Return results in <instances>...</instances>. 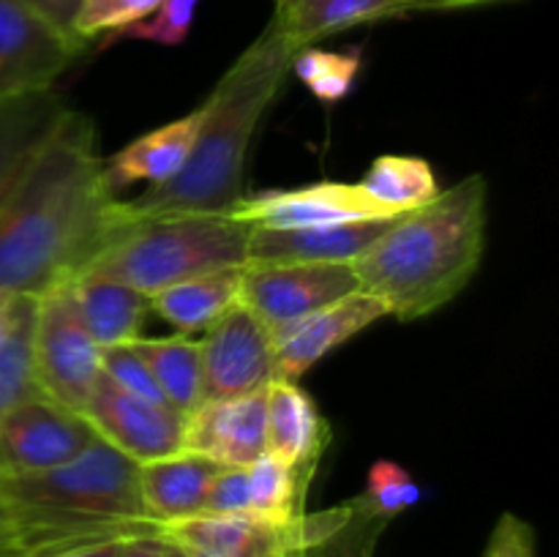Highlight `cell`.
Here are the masks:
<instances>
[{"label": "cell", "mask_w": 559, "mask_h": 557, "mask_svg": "<svg viewBox=\"0 0 559 557\" xmlns=\"http://www.w3.org/2000/svg\"><path fill=\"white\" fill-rule=\"evenodd\" d=\"M134 224L96 151V126L69 107L0 194V293L38 298L69 284Z\"/></svg>", "instance_id": "obj_1"}, {"label": "cell", "mask_w": 559, "mask_h": 557, "mask_svg": "<svg viewBox=\"0 0 559 557\" xmlns=\"http://www.w3.org/2000/svg\"><path fill=\"white\" fill-rule=\"evenodd\" d=\"M298 52L276 16L238 55L202 104V123L183 169L145 194L126 200L131 218H162L180 213H229L243 197L249 145L265 109L293 71Z\"/></svg>", "instance_id": "obj_2"}, {"label": "cell", "mask_w": 559, "mask_h": 557, "mask_svg": "<svg viewBox=\"0 0 559 557\" xmlns=\"http://www.w3.org/2000/svg\"><path fill=\"white\" fill-rule=\"evenodd\" d=\"M489 229V183L467 175L415 211L402 213L385 235L353 260L364 293L388 317L415 322L451 304L478 273Z\"/></svg>", "instance_id": "obj_3"}, {"label": "cell", "mask_w": 559, "mask_h": 557, "mask_svg": "<svg viewBox=\"0 0 559 557\" xmlns=\"http://www.w3.org/2000/svg\"><path fill=\"white\" fill-rule=\"evenodd\" d=\"M254 227L229 213H180L142 218L87 271L104 273L145 298L186 278L246 268Z\"/></svg>", "instance_id": "obj_4"}, {"label": "cell", "mask_w": 559, "mask_h": 557, "mask_svg": "<svg viewBox=\"0 0 559 557\" xmlns=\"http://www.w3.org/2000/svg\"><path fill=\"white\" fill-rule=\"evenodd\" d=\"M353 519V502L309 517L273 522L260 517L197 513L178 522L156 524L158 538L213 557H306L311 546L333 538Z\"/></svg>", "instance_id": "obj_5"}, {"label": "cell", "mask_w": 559, "mask_h": 557, "mask_svg": "<svg viewBox=\"0 0 559 557\" xmlns=\"http://www.w3.org/2000/svg\"><path fill=\"white\" fill-rule=\"evenodd\" d=\"M33 371L44 396L76 413L85 410L93 388L102 380V347L82 325L69 284L36 298Z\"/></svg>", "instance_id": "obj_6"}, {"label": "cell", "mask_w": 559, "mask_h": 557, "mask_svg": "<svg viewBox=\"0 0 559 557\" xmlns=\"http://www.w3.org/2000/svg\"><path fill=\"white\" fill-rule=\"evenodd\" d=\"M85 42L66 36L25 0H0V104L52 91Z\"/></svg>", "instance_id": "obj_7"}, {"label": "cell", "mask_w": 559, "mask_h": 557, "mask_svg": "<svg viewBox=\"0 0 559 557\" xmlns=\"http://www.w3.org/2000/svg\"><path fill=\"white\" fill-rule=\"evenodd\" d=\"M358 289L353 262L246 265L240 276V304L254 311L271 331H278Z\"/></svg>", "instance_id": "obj_8"}, {"label": "cell", "mask_w": 559, "mask_h": 557, "mask_svg": "<svg viewBox=\"0 0 559 557\" xmlns=\"http://www.w3.org/2000/svg\"><path fill=\"white\" fill-rule=\"evenodd\" d=\"M205 399L265 393L276 382L273 331L243 304L218 317L200 342Z\"/></svg>", "instance_id": "obj_9"}, {"label": "cell", "mask_w": 559, "mask_h": 557, "mask_svg": "<svg viewBox=\"0 0 559 557\" xmlns=\"http://www.w3.org/2000/svg\"><path fill=\"white\" fill-rule=\"evenodd\" d=\"M96 431L85 415L36 396L0 418V478L47 473L80 457Z\"/></svg>", "instance_id": "obj_10"}, {"label": "cell", "mask_w": 559, "mask_h": 557, "mask_svg": "<svg viewBox=\"0 0 559 557\" xmlns=\"http://www.w3.org/2000/svg\"><path fill=\"white\" fill-rule=\"evenodd\" d=\"M82 415L93 426L96 437L109 442L115 451L134 459L136 464L173 457L183 448L186 415H180L169 404L134 396L109 382L104 375L93 388Z\"/></svg>", "instance_id": "obj_11"}, {"label": "cell", "mask_w": 559, "mask_h": 557, "mask_svg": "<svg viewBox=\"0 0 559 557\" xmlns=\"http://www.w3.org/2000/svg\"><path fill=\"white\" fill-rule=\"evenodd\" d=\"M229 216L249 222L257 229H304L355 218H380L388 213L374 205L358 183L322 180L300 189L243 194Z\"/></svg>", "instance_id": "obj_12"}, {"label": "cell", "mask_w": 559, "mask_h": 557, "mask_svg": "<svg viewBox=\"0 0 559 557\" xmlns=\"http://www.w3.org/2000/svg\"><path fill=\"white\" fill-rule=\"evenodd\" d=\"M309 481L311 473L289 467L265 453L249 467H222L207 491L202 513L289 522V519L304 517Z\"/></svg>", "instance_id": "obj_13"}, {"label": "cell", "mask_w": 559, "mask_h": 557, "mask_svg": "<svg viewBox=\"0 0 559 557\" xmlns=\"http://www.w3.org/2000/svg\"><path fill=\"white\" fill-rule=\"evenodd\" d=\"M388 317V309L374 295L358 293L314 311V315L295 320L289 325L273 331V347H276V380L298 382L317 360L325 358L338 344L349 342L374 325L377 320Z\"/></svg>", "instance_id": "obj_14"}, {"label": "cell", "mask_w": 559, "mask_h": 557, "mask_svg": "<svg viewBox=\"0 0 559 557\" xmlns=\"http://www.w3.org/2000/svg\"><path fill=\"white\" fill-rule=\"evenodd\" d=\"M222 467H249L265 457V393L205 399L183 420V448Z\"/></svg>", "instance_id": "obj_15"}, {"label": "cell", "mask_w": 559, "mask_h": 557, "mask_svg": "<svg viewBox=\"0 0 559 557\" xmlns=\"http://www.w3.org/2000/svg\"><path fill=\"white\" fill-rule=\"evenodd\" d=\"M399 216L355 218L304 229H257L249 240L246 265H289V262H353Z\"/></svg>", "instance_id": "obj_16"}, {"label": "cell", "mask_w": 559, "mask_h": 557, "mask_svg": "<svg viewBox=\"0 0 559 557\" xmlns=\"http://www.w3.org/2000/svg\"><path fill=\"white\" fill-rule=\"evenodd\" d=\"M331 442V424L314 399L289 380H276L265 391V453L278 462L314 475Z\"/></svg>", "instance_id": "obj_17"}, {"label": "cell", "mask_w": 559, "mask_h": 557, "mask_svg": "<svg viewBox=\"0 0 559 557\" xmlns=\"http://www.w3.org/2000/svg\"><path fill=\"white\" fill-rule=\"evenodd\" d=\"M218 473H222V464L186 451L142 462L136 467V481H140L145 517L153 524L197 517L205 511L207 491Z\"/></svg>", "instance_id": "obj_18"}, {"label": "cell", "mask_w": 559, "mask_h": 557, "mask_svg": "<svg viewBox=\"0 0 559 557\" xmlns=\"http://www.w3.org/2000/svg\"><path fill=\"white\" fill-rule=\"evenodd\" d=\"M202 123V107L183 115L178 120L158 126L147 134L136 137L134 142L118 151L115 156L104 158V169L112 183V189L123 191L134 183L162 186L173 180L183 169L191 147H194L197 131Z\"/></svg>", "instance_id": "obj_19"}, {"label": "cell", "mask_w": 559, "mask_h": 557, "mask_svg": "<svg viewBox=\"0 0 559 557\" xmlns=\"http://www.w3.org/2000/svg\"><path fill=\"white\" fill-rule=\"evenodd\" d=\"M69 293L98 347H120L142 339L145 315L151 309L145 295L104 273L85 271L69 282Z\"/></svg>", "instance_id": "obj_20"}, {"label": "cell", "mask_w": 559, "mask_h": 557, "mask_svg": "<svg viewBox=\"0 0 559 557\" xmlns=\"http://www.w3.org/2000/svg\"><path fill=\"white\" fill-rule=\"evenodd\" d=\"M413 0H276L273 16L295 47H311L349 27L415 14Z\"/></svg>", "instance_id": "obj_21"}, {"label": "cell", "mask_w": 559, "mask_h": 557, "mask_svg": "<svg viewBox=\"0 0 559 557\" xmlns=\"http://www.w3.org/2000/svg\"><path fill=\"white\" fill-rule=\"evenodd\" d=\"M69 112L58 87L0 104V194Z\"/></svg>", "instance_id": "obj_22"}, {"label": "cell", "mask_w": 559, "mask_h": 557, "mask_svg": "<svg viewBox=\"0 0 559 557\" xmlns=\"http://www.w3.org/2000/svg\"><path fill=\"white\" fill-rule=\"evenodd\" d=\"M240 276H243V268H227V271L186 278V282L153 293L147 304L169 325L189 336L194 331H207L218 317L240 304Z\"/></svg>", "instance_id": "obj_23"}, {"label": "cell", "mask_w": 559, "mask_h": 557, "mask_svg": "<svg viewBox=\"0 0 559 557\" xmlns=\"http://www.w3.org/2000/svg\"><path fill=\"white\" fill-rule=\"evenodd\" d=\"M129 347L147 366L169 407L178 410L180 415H189L205 402L200 342L178 333L167 339H136Z\"/></svg>", "instance_id": "obj_24"}, {"label": "cell", "mask_w": 559, "mask_h": 557, "mask_svg": "<svg viewBox=\"0 0 559 557\" xmlns=\"http://www.w3.org/2000/svg\"><path fill=\"white\" fill-rule=\"evenodd\" d=\"M360 189L388 216L415 211L440 194V183L426 158L418 156H380L371 162Z\"/></svg>", "instance_id": "obj_25"}, {"label": "cell", "mask_w": 559, "mask_h": 557, "mask_svg": "<svg viewBox=\"0 0 559 557\" xmlns=\"http://www.w3.org/2000/svg\"><path fill=\"white\" fill-rule=\"evenodd\" d=\"M33 320L36 298L16 295L9 333L0 342V418L20 404L44 396L33 371Z\"/></svg>", "instance_id": "obj_26"}, {"label": "cell", "mask_w": 559, "mask_h": 557, "mask_svg": "<svg viewBox=\"0 0 559 557\" xmlns=\"http://www.w3.org/2000/svg\"><path fill=\"white\" fill-rule=\"evenodd\" d=\"M364 66V49H320L317 44L300 47L293 58V71L298 80L314 93L320 102L336 104L353 91Z\"/></svg>", "instance_id": "obj_27"}, {"label": "cell", "mask_w": 559, "mask_h": 557, "mask_svg": "<svg viewBox=\"0 0 559 557\" xmlns=\"http://www.w3.org/2000/svg\"><path fill=\"white\" fill-rule=\"evenodd\" d=\"M420 500V486L415 484L413 475L402 467V464L391 462V459H377L369 467V481H366V491L355 500V508L364 513L366 519L388 524L393 517L413 508Z\"/></svg>", "instance_id": "obj_28"}, {"label": "cell", "mask_w": 559, "mask_h": 557, "mask_svg": "<svg viewBox=\"0 0 559 557\" xmlns=\"http://www.w3.org/2000/svg\"><path fill=\"white\" fill-rule=\"evenodd\" d=\"M197 5H200V0H162V3L156 5V11L147 14L145 20L109 33L107 42L102 44V49L112 47L115 42H123V38L153 42L162 44V47H178V44L186 42L191 25H194Z\"/></svg>", "instance_id": "obj_29"}, {"label": "cell", "mask_w": 559, "mask_h": 557, "mask_svg": "<svg viewBox=\"0 0 559 557\" xmlns=\"http://www.w3.org/2000/svg\"><path fill=\"white\" fill-rule=\"evenodd\" d=\"M162 0H82V9L76 14L74 33L80 42H93L102 33H115L126 25L145 20L156 11Z\"/></svg>", "instance_id": "obj_30"}, {"label": "cell", "mask_w": 559, "mask_h": 557, "mask_svg": "<svg viewBox=\"0 0 559 557\" xmlns=\"http://www.w3.org/2000/svg\"><path fill=\"white\" fill-rule=\"evenodd\" d=\"M102 375L109 382H115L123 391L134 393V396L147 399V402H164L162 391H158L156 380L147 371V366L142 364L140 355L129 347V344H120V347H104L102 349Z\"/></svg>", "instance_id": "obj_31"}, {"label": "cell", "mask_w": 559, "mask_h": 557, "mask_svg": "<svg viewBox=\"0 0 559 557\" xmlns=\"http://www.w3.org/2000/svg\"><path fill=\"white\" fill-rule=\"evenodd\" d=\"M382 528L385 524L366 519L353 502V519L333 538L311 546L306 557H371V549H374L377 535H380Z\"/></svg>", "instance_id": "obj_32"}, {"label": "cell", "mask_w": 559, "mask_h": 557, "mask_svg": "<svg viewBox=\"0 0 559 557\" xmlns=\"http://www.w3.org/2000/svg\"><path fill=\"white\" fill-rule=\"evenodd\" d=\"M484 557H535V530L516 513H502L489 535Z\"/></svg>", "instance_id": "obj_33"}, {"label": "cell", "mask_w": 559, "mask_h": 557, "mask_svg": "<svg viewBox=\"0 0 559 557\" xmlns=\"http://www.w3.org/2000/svg\"><path fill=\"white\" fill-rule=\"evenodd\" d=\"M0 557H44L33 549L31 538L3 500H0Z\"/></svg>", "instance_id": "obj_34"}, {"label": "cell", "mask_w": 559, "mask_h": 557, "mask_svg": "<svg viewBox=\"0 0 559 557\" xmlns=\"http://www.w3.org/2000/svg\"><path fill=\"white\" fill-rule=\"evenodd\" d=\"M25 3L31 5V9H36L44 20L52 22L58 31H63L66 36L76 38L74 22L82 9V0H25ZM76 42H80V38H76Z\"/></svg>", "instance_id": "obj_35"}, {"label": "cell", "mask_w": 559, "mask_h": 557, "mask_svg": "<svg viewBox=\"0 0 559 557\" xmlns=\"http://www.w3.org/2000/svg\"><path fill=\"white\" fill-rule=\"evenodd\" d=\"M164 552H167V541L158 538L156 533H145L120 541L115 557H164Z\"/></svg>", "instance_id": "obj_36"}, {"label": "cell", "mask_w": 559, "mask_h": 557, "mask_svg": "<svg viewBox=\"0 0 559 557\" xmlns=\"http://www.w3.org/2000/svg\"><path fill=\"white\" fill-rule=\"evenodd\" d=\"M123 538H112V541H98V544H85V546H74V549H66L55 557H115L118 555V546Z\"/></svg>", "instance_id": "obj_37"}, {"label": "cell", "mask_w": 559, "mask_h": 557, "mask_svg": "<svg viewBox=\"0 0 559 557\" xmlns=\"http://www.w3.org/2000/svg\"><path fill=\"white\" fill-rule=\"evenodd\" d=\"M418 11H453V9H475V5L508 3V0H413Z\"/></svg>", "instance_id": "obj_38"}, {"label": "cell", "mask_w": 559, "mask_h": 557, "mask_svg": "<svg viewBox=\"0 0 559 557\" xmlns=\"http://www.w3.org/2000/svg\"><path fill=\"white\" fill-rule=\"evenodd\" d=\"M14 300H16V295L0 293V342H3L5 333H9L11 315H14Z\"/></svg>", "instance_id": "obj_39"}, {"label": "cell", "mask_w": 559, "mask_h": 557, "mask_svg": "<svg viewBox=\"0 0 559 557\" xmlns=\"http://www.w3.org/2000/svg\"><path fill=\"white\" fill-rule=\"evenodd\" d=\"M164 557H191V555L183 549V546H175L167 541V552H164Z\"/></svg>", "instance_id": "obj_40"}, {"label": "cell", "mask_w": 559, "mask_h": 557, "mask_svg": "<svg viewBox=\"0 0 559 557\" xmlns=\"http://www.w3.org/2000/svg\"><path fill=\"white\" fill-rule=\"evenodd\" d=\"M186 552H189L191 557H213V555H205V552H191V549H186Z\"/></svg>", "instance_id": "obj_41"}]
</instances>
